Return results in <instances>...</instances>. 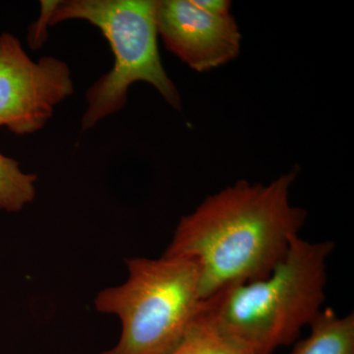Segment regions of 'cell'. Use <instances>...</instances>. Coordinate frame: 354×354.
I'll list each match as a JSON object with an SVG mask.
<instances>
[{"label": "cell", "mask_w": 354, "mask_h": 354, "mask_svg": "<svg viewBox=\"0 0 354 354\" xmlns=\"http://www.w3.org/2000/svg\"><path fill=\"white\" fill-rule=\"evenodd\" d=\"M297 176L291 171L269 184L237 181L181 218L164 256L196 263L203 300L267 278L283 259L307 218L290 201Z\"/></svg>", "instance_id": "obj_1"}, {"label": "cell", "mask_w": 354, "mask_h": 354, "mask_svg": "<svg viewBox=\"0 0 354 354\" xmlns=\"http://www.w3.org/2000/svg\"><path fill=\"white\" fill-rule=\"evenodd\" d=\"M334 248L298 235L269 277L218 290L202 300L195 319L246 354L290 346L320 313Z\"/></svg>", "instance_id": "obj_2"}, {"label": "cell", "mask_w": 354, "mask_h": 354, "mask_svg": "<svg viewBox=\"0 0 354 354\" xmlns=\"http://www.w3.org/2000/svg\"><path fill=\"white\" fill-rule=\"evenodd\" d=\"M128 278L104 288L95 299L97 311L121 322L116 346L101 354H169L183 341L202 302L200 272L185 258L127 260Z\"/></svg>", "instance_id": "obj_3"}, {"label": "cell", "mask_w": 354, "mask_h": 354, "mask_svg": "<svg viewBox=\"0 0 354 354\" xmlns=\"http://www.w3.org/2000/svg\"><path fill=\"white\" fill-rule=\"evenodd\" d=\"M85 20L99 28L114 55L113 68L88 90L82 129L120 111L128 88L144 81L153 86L172 108L181 109L178 90L160 59L156 0H66L55 1L50 26Z\"/></svg>", "instance_id": "obj_4"}, {"label": "cell", "mask_w": 354, "mask_h": 354, "mask_svg": "<svg viewBox=\"0 0 354 354\" xmlns=\"http://www.w3.org/2000/svg\"><path fill=\"white\" fill-rule=\"evenodd\" d=\"M73 93L66 62L53 57L34 62L19 39L0 35V127L17 135L39 131Z\"/></svg>", "instance_id": "obj_5"}, {"label": "cell", "mask_w": 354, "mask_h": 354, "mask_svg": "<svg viewBox=\"0 0 354 354\" xmlns=\"http://www.w3.org/2000/svg\"><path fill=\"white\" fill-rule=\"evenodd\" d=\"M156 24L167 50L195 71L218 68L241 53L234 16L205 12L193 0H156Z\"/></svg>", "instance_id": "obj_6"}, {"label": "cell", "mask_w": 354, "mask_h": 354, "mask_svg": "<svg viewBox=\"0 0 354 354\" xmlns=\"http://www.w3.org/2000/svg\"><path fill=\"white\" fill-rule=\"evenodd\" d=\"M306 339L292 354H354V314L339 317L330 308L321 310Z\"/></svg>", "instance_id": "obj_7"}, {"label": "cell", "mask_w": 354, "mask_h": 354, "mask_svg": "<svg viewBox=\"0 0 354 354\" xmlns=\"http://www.w3.org/2000/svg\"><path fill=\"white\" fill-rule=\"evenodd\" d=\"M36 174H25L19 162L0 153V209L19 212L36 197Z\"/></svg>", "instance_id": "obj_8"}, {"label": "cell", "mask_w": 354, "mask_h": 354, "mask_svg": "<svg viewBox=\"0 0 354 354\" xmlns=\"http://www.w3.org/2000/svg\"><path fill=\"white\" fill-rule=\"evenodd\" d=\"M169 354H246L223 339L215 330L196 319L171 353Z\"/></svg>", "instance_id": "obj_9"}, {"label": "cell", "mask_w": 354, "mask_h": 354, "mask_svg": "<svg viewBox=\"0 0 354 354\" xmlns=\"http://www.w3.org/2000/svg\"><path fill=\"white\" fill-rule=\"evenodd\" d=\"M55 1H41V13L39 19L35 23L30 31V46L32 48H39L46 39V27L50 26L51 10Z\"/></svg>", "instance_id": "obj_10"}, {"label": "cell", "mask_w": 354, "mask_h": 354, "mask_svg": "<svg viewBox=\"0 0 354 354\" xmlns=\"http://www.w3.org/2000/svg\"><path fill=\"white\" fill-rule=\"evenodd\" d=\"M195 4L205 12L216 16L232 14V2L228 0H193Z\"/></svg>", "instance_id": "obj_11"}]
</instances>
